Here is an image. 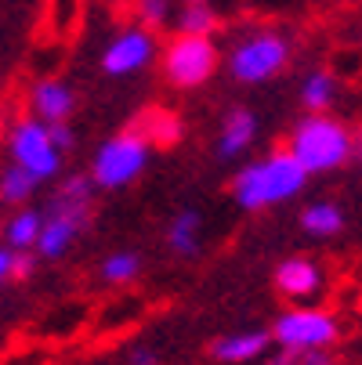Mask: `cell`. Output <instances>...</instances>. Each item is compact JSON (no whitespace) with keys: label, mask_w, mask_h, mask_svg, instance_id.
Masks as SVG:
<instances>
[{"label":"cell","mask_w":362,"mask_h":365,"mask_svg":"<svg viewBox=\"0 0 362 365\" xmlns=\"http://www.w3.org/2000/svg\"><path fill=\"white\" fill-rule=\"evenodd\" d=\"M333 98H337V80H333V73L312 69V73L304 76V83H301V101H304L308 113H326V109L333 106Z\"/></svg>","instance_id":"14"},{"label":"cell","mask_w":362,"mask_h":365,"mask_svg":"<svg viewBox=\"0 0 362 365\" xmlns=\"http://www.w3.org/2000/svg\"><path fill=\"white\" fill-rule=\"evenodd\" d=\"M290 62V40L276 29H253L228 51V73L239 83H265Z\"/></svg>","instance_id":"4"},{"label":"cell","mask_w":362,"mask_h":365,"mask_svg":"<svg viewBox=\"0 0 362 365\" xmlns=\"http://www.w3.org/2000/svg\"><path fill=\"white\" fill-rule=\"evenodd\" d=\"M134 130H138L149 145H174L178 134H181V123H178V116H171V113H145Z\"/></svg>","instance_id":"19"},{"label":"cell","mask_w":362,"mask_h":365,"mask_svg":"<svg viewBox=\"0 0 362 365\" xmlns=\"http://www.w3.org/2000/svg\"><path fill=\"white\" fill-rule=\"evenodd\" d=\"M286 152L308 170V178H312V174H330V170L348 163V155H351V130L341 120L326 116V113H308L293 127Z\"/></svg>","instance_id":"3"},{"label":"cell","mask_w":362,"mask_h":365,"mask_svg":"<svg viewBox=\"0 0 362 365\" xmlns=\"http://www.w3.org/2000/svg\"><path fill=\"white\" fill-rule=\"evenodd\" d=\"M355 4H362V0H355Z\"/></svg>","instance_id":"30"},{"label":"cell","mask_w":362,"mask_h":365,"mask_svg":"<svg viewBox=\"0 0 362 365\" xmlns=\"http://www.w3.org/2000/svg\"><path fill=\"white\" fill-rule=\"evenodd\" d=\"M29 106H33V116L44 123H66L76 109V98L62 80H40V83H33Z\"/></svg>","instance_id":"11"},{"label":"cell","mask_w":362,"mask_h":365,"mask_svg":"<svg viewBox=\"0 0 362 365\" xmlns=\"http://www.w3.org/2000/svg\"><path fill=\"white\" fill-rule=\"evenodd\" d=\"M152 58H156V36H152V29L127 26L109 40L106 55H101V69H106L109 76H134Z\"/></svg>","instance_id":"9"},{"label":"cell","mask_w":362,"mask_h":365,"mask_svg":"<svg viewBox=\"0 0 362 365\" xmlns=\"http://www.w3.org/2000/svg\"><path fill=\"white\" fill-rule=\"evenodd\" d=\"M134 19L145 29H164L174 22V4L171 0H134Z\"/></svg>","instance_id":"22"},{"label":"cell","mask_w":362,"mask_h":365,"mask_svg":"<svg viewBox=\"0 0 362 365\" xmlns=\"http://www.w3.org/2000/svg\"><path fill=\"white\" fill-rule=\"evenodd\" d=\"M253 134H257L253 113H246V109L228 113L225 123H221V134H218V155H221V160H236V155H243L250 148Z\"/></svg>","instance_id":"13"},{"label":"cell","mask_w":362,"mask_h":365,"mask_svg":"<svg viewBox=\"0 0 362 365\" xmlns=\"http://www.w3.org/2000/svg\"><path fill=\"white\" fill-rule=\"evenodd\" d=\"M36 185H40V181H36L29 170L15 167V163L0 170V199H4V202H26Z\"/></svg>","instance_id":"20"},{"label":"cell","mask_w":362,"mask_h":365,"mask_svg":"<svg viewBox=\"0 0 362 365\" xmlns=\"http://www.w3.org/2000/svg\"><path fill=\"white\" fill-rule=\"evenodd\" d=\"M301 228L316 239H330L344 228V217L333 202H312V206H304V214H301Z\"/></svg>","instance_id":"16"},{"label":"cell","mask_w":362,"mask_h":365,"mask_svg":"<svg viewBox=\"0 0 362 365\" xmlns=\"http://www.w3.org/2000/svg\"><path fill=\"white\" fill-rule=\"evenodd\" d=\"M40 228H44V214H36V210H19V214L8 221V228H4L8 250H15V253L33 250L36 239H40Z\"/></svg>","instance_id":"15"},{"label":"cell","mask_w":362,"mask_h":365,"mask_svg":"<svg viewBox=\"0 0 362 365\" xmlns=\"http://www.w3.org/2000/svg\"><path fill=\"white\" fill-rule=\"evenodd\" d=\"M8 148H11V163L29 170L36 181H47L62 170V152L55 148L47 134V123L36 116H26L11 127L8 134Z\"/></svg>","instance_id":"8"},{"label":"cell","mask_w":362,"mask_h":365,"mask_svg":"<svg viewBox=\"0 0 362 365\" xmlns=\"http://www.w3.org/2000/svg\"><path fill=\"white\" fill-rule=\"evenodd\" d=\"M33 272V257L29 253H15V264H11V279H26Z\"/></svg>","instance_id":"26"},{"label":"cell","mask_w":362,"mask_h":365,"mask_svg":"<svg viewBox=\"0 0 362 365\" xmlns=\"http://www.w3.org/2000/svg\"><path fill=\"white\" fill-rule=\"evenodd\" d=\"M272 340L283 351H330L341 340V322L323 307H290L276 319Z\"/></svg>","instance_id":"6"},{"label":"cell","mask_w":362,"mask_h":365,"mask_svg":"<svg viewBox=\"0 0 362 365\" xmlns=\"http://www.w3.org/2000/svg\"><path fill=\"white\" fill-rule=\"evenodd\" d=\"M131 365H156V351L152 347H134L131 351Z\"/></svg>","instance_id":"27"},{"label":"cell","mask_w":362,"mask_h":365,"mask_svg":"<svg viewBox=\"0 0 362 365\" xmlns=\"http://www.w3.org/2000/svg\"><path fill=\"white\" fill-rule=\"evenodd\" d=\"M47 134H51V141H55V148H59V152L73 148V130H69L66 123H47Z\"/></svg>","instance_id":"24"},{"label":"cell","mask_w":362,"mask_h":365,"mask_svg":"<svg viewBox=\"0 0 362 365\" xmlns=\"http://www.w3.org/2000/svg\"><path fill=\"white\" fill-rule=\"evenodd\" d=\"M348 163H358L362 167V127L351 130V155H348Z\"/></svg>","instance_id":"28"},{"label":"cell","mask_w":362,"mask_h":365,"mask_svg":"<svg viewBox=\"0 0 362 365\" xmlns=\"http://www.w3.org/2000/svg\"><path fill=\"white\" fill-rule=\"evenodd\" d=\"M272 344V333H261V329H243V333H228L221 340L211 344V354L225 365H250L257 361Z\"/></svg>","instance_id":"12"},{"label":"cell","mask_w":362,"mask_h":365,"mask_svg":"<svg viewBox=\"0 0 362 365\" xmlns=\"http://www.w3.org/2000/svg\"><path fill=\"white\" fill-rule=\"evenodd\" d=\"M276 289L286 297V300H312L319 289H323V268L308 257H290L276 268Z\"/></svg>","instance_id":"10"},{"label":"cell","mask_w":362,"mask_h":365,"mask_svg":"<svg viewBox=\"0 0 362 365\" xmlns=\"http://www.w3.org/2000/svg\"><path fill=\"white\" fill-rule=\"evenodd\" d=\"M181 4H211V0H181Z\"/></svg>","instance_id":"29"},{"label":"cell","mask_w":362,"mask_h":365,"mask_svg":"<svg viewBox=\"0 0 362 365\" xmlns=\"http://www.w3.org/2000/svg\"><path fill=\"white\" fill-rule=\"evenodd\" d=\"M11 264H15V250L0 246V286H4V282L11 279Z\"/></svg>","instance_id":"25"},{"label":"cell","mask_w":362,"mask_h":365,"mask_svg":"<svg viewBox=\"0 0 362 365\" xmlns=\"http://www.w3.org/2000/svg\"><path fill=\"white\" fill-rule=\"evenodd\" d=\"M218 69V47L211 36H185L178 33L164 47V76L178 91L203 87Z\"/></svg>","instance_id":"7"},{"label":"cell","mask_w":362,"mask_h":365,"mask_svg":"<svg viewBox=\"0 0 362 365\" xmlns=\"http://www.w3.org/2000/svg\"><path fill=\"white\" fill-rule=\"evenodd\" d=\"M141 272V260L134 253H113L101 260V279L113 282V286H124V282H134Z\"/></svg>","instance_id":"21"},{"label":"cell","mask_w":362,"mask_h":365,"mask_svg":"<svg viewBox=\"0 0 362 365\" xmlns=\"http://www.w3.org/2000/svg\"><path fill=\"white\" fill-rule=\"evenodd\" d=\"M174 22L185 36H214L218 29V15L211 4H181V11H174Z\"/></svg>","instance_id":"17"},{"label":"cell","mask_w":362,"mask_h":365,"mask_svg":"<svg viewBox=\"0 0 362 365\" xmlns=\"http://www.w3.org/2000/svg\"><path fill=\"white\" fill-rule=\"evenodd\" d=\"M91 214H94V181L84 174L66 178L44 210V228H40L36 250L44 257H62L69 250V242L87 228Z\"/></svg>","instance_id":"2"},{"label":"cell","mask_w":362,"mask_h":365,"mask_svg":"<svg viewBox=\"0 0 362 365\" xmlns=\"http://www.w3.org/2000/svg\"><path fill=\"white\" fill-rule=\"evenodd\" d=\"M272 365H333L326 351H283Z\"/></svg>","instance_id":"23"},{"label":"cell","mask_w":362,"mask_h":365,"mask_svg":"<svg viewBox=\"0 0 362 365\" xmlns=\"http://www.w3.org/2000/svg\"><path fill=\"white\" fill-rule=\"evenodd\" d=\"M145 163H149V141L134 127H127L94 152L91 181L94 188H124L145 170Z\"/></svg>","instance_id":"5"},{"label":"cell","mask_w":362,"mask_h":365,"mask_svg":"<svg viewBox=\"0 0 362 365\" xmlns=\"http://www.w3.org/2000/svg\"><path fill=\"white\" fill-rule=\"evenodd\" d=\"M304 185H308V170L286 148H279L268 152L265 160L243 167L232 181V195L243 210H265V206L293 199L297 192H304Z\"/></svg>","instance_id":"1"},{"label":"cell","mask_w":362,"mask_h":365,"mask_svg":"<svg viewBox=\"0 0 362 365\" xmlns=\"http://www.w3.org/2000/svg\"><path fill=\"white\" fill-rule=\"evenodd\" d=\"M167 242H171L174 253L192 257V253L199 250V214L181 210V214L171 221V228H167Z\"/></svg>","instance_id":"18"}]
</instances>
